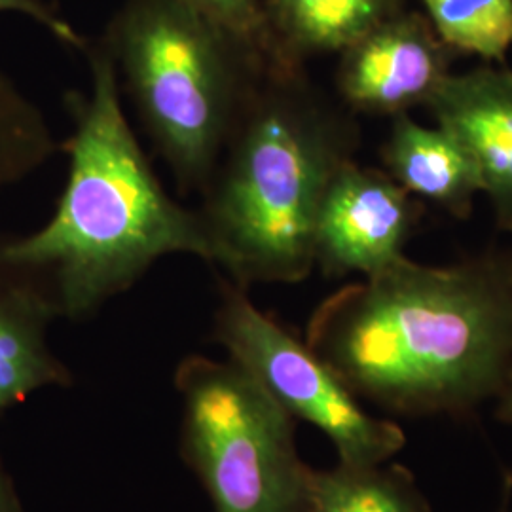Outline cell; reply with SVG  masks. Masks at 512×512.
Listing matches in <instances>:
<instances>
[{"instance_id": "6da1fadb", "label": "cell", "mask_w": 512, "mask_h": 512, "mask_svg": "<svg viewBox=\"0 0 512 512\" xmlns=\"http://www.w3.org/2000/svg\"><path fill=\"white\" fill-rule=\"evenodd\" d=\"M306 344L363 404L403 418L471 416L511 370V266L403 256L325 298Z\"/></svg>"}, {"instance_id": "7a4b0ae2", "label": "cell", "mask_w": 512, "mask_h": 512, "mask_svg": "<svg viewBox=\"0 0 512 512\" xmlns=\"http://www.w3.org/2000/svg\"><path fill=\"white\" fill-rule=\"evenodd\" d=\"M90 92H69L73 135L63 143L69 179L52 219L37 232L0 239V264L38 275L59 315L82 321L129 291L167 255L215 264L198 209L175 202L129 128L122 86L103 40L88 46Z\"/></svg>"}, {"instance_id": "3957f363", "label": "cell", "mask_w": 512, "mask_h": 512, "mask_svg": "<svg viewBox=\"0 0 512 512\" xmlns=\"http://www.w3.org/2000/svg\"><path fill=\"white\" fill-rule=\"evenodd\" d=\"M359 147L355 122L304 67L256 82L198 209L215 266L247 289L300 283L315 268V222L338 169Z\"/></svg>"}, {"instance_id": "277c9868", "label": "cell", "mask_w": 512, "mask_h": 512, "mask_svg": "<svg viewBox=\"0 0 512 512\" xmlns=\"http://www.w3.org/2000/svg\"><path fill=\"white\" fill-rule=\"evenodd\" d=\"M184 194L207 188L270 65L183 0H128L101 38Z\"/></svg>"}, {"instance_id": "5b68a950", "label": "cell", "mask_w": 512, "mask_h": 512, "mask_svg": "<svg viewBox=\"0 0 512 512\" xmlns=\"http://www.w3.org/2000/svg\"><path fill=\"white\" fill-rule=\"evenodd\" d=\"M175 389L181 458L213 512H308L313 467L294 420L245 368L192 353L175 368Z\"/></svg>"}, {"instance_id": "8992f818", "label": "cell", "mask_w": 512, "mask_h": 512, "mask_svg": "<svg viewBox=\"0 0 512 512\" xmlns=\"http://www.w3.org/2000/svg\"><path fill=\"white\" fill-rule=\"evenodd\" d=\"M213 338L294 421L317 427L338 463L380 465L403 450L406 435L395 421L370 414L306 340L260 310L228 277L219 281Z\"/></svg>"}, {"instance_id": "52a82bcc", "label": "cell", "mask_w": 512, "mask_h": 512, "mask_svg": "<svg viewBox=\"0 0 512 512\" xmlns=\"http://www.w3.org/2000/svg\"><path fill=\"white\" fill-rule=\"evenodd\" d=\"M414 222L408 192L353 160L332 177L315 222V266L329 277L378 274L403 258Z\"/></svg>"}, {"instance_id": "ba28073f", "label": "cell", "mask_w": 512, "mask_h": 512, "mask_svg": "<svg viewBox=\"0 0 512 512\" xmlns=\"http://www.w3.org/2000/svg\"><path fill=\"white\" fill-rule=\"evenodd\" d=\"M450 74V48L429 19L399 12L340 54L336 86L349 109L399 116L427 105Z\"/></svg>"}, {"instance_id": "9c48e42d", "label": "cell", "mask_w": 512, "mask_h": 512, "mask_svg": "<svg viewBox=\"0 0 512 512\" xmlns=\"http://www.w3.org/2000/svg\"><path fill=\"white\" fill-rule=\"evenodd\" d=\"M427 107L475 158L499 226L512 230V69L448 74Z\"/></svg>"}, {"instance_id": "30bf717a", "label": "cell", "mask_w": 512, "mask_h": 512, "mask_svg": "<svg viewBox=\"0 0 512 512\" xmlns=\"http://www.w3.org/2000/svg\"><path fill=\"white\" fill-rule=\"evenodd\" d=\"M59 317L38 275L0 264V418L38 391L73 387V370L48 344V329Z\"/></svg>"}, {"instance_id": "8fae6325", "label": "cell", "mask_w": 512, "mask_h": 512, "mask_svg": "<svg viewBox=\"0 0 512 512\" xmlns=\"http://www.w3.org/2000/svg\"><path fill=\"white\" fill-rule=\"evenodd\" d=\"M384 162L387 175L408 194L440 203L459 217L484 192L475 158L458 137L440 126H421L406 114L393 116Z\"/></svg>"}, {"instance_id": "7c38bea8", "label": "cell", "mask_w": 512, "mask_h": 512, "mask_svg": "<svg viewBox=\"0 0 512 512\" xmlns=\"http://www.w3.org/2000/svg\"><path fill=\"white\" fill-rule=\"evenodd\" d=\"M262 6L275 52L291 67H304L317 55L342 54L403 12V0H262Z\"/></svg>"}, {"instance_id": "4fadbf2b", "label": "cell", "mask_w": 512, "mask_h": 512, "mask_svg": "<svg viewBox=\"0 0 512 512\" xmlns=\"http://www.w3.org/2000/svg\"><path fill=\"white\" fill-rule=\"evenodd\" d=\"M308 512H435L401 463L313 469Z\"/></svg>"}, {"instance_id": "5bb4252c", "label": "cell", "mask_w": 512, "mask_h": 512, "mask_svg": "<svg viewBox=\"0 0 512 512\" xmlns=\"http://www.w3.org/2000/svg\"><path fill=\"white\" fill-rule=\"evenodd\" d=\"M61 150L42 109L0 71V188L27 179Z\"/></svg>"}, {"instance_id": "9a60e30c", "label": "cell", "mask_w": 512, "mask_h": 512, "mask_svg": "<svg viewBox=\"0 0 512 512\" xmlns=\"http://www.w3.org/2000/svg\"><path fill=\"white\" fill-rule=\"evenodd\" d=\"M429 23L456 52L503 61L512 48V0H423Z\"/></svg>"}, {"instance_id": "2e32d148", "label": "cell", "mask_w": 512, "mask_h": 512, "mask_svg": "<svg viewBox=\"0 0 512 512\" xmlns=\"http://www.w3.org/2000/svg\"><path fill=\"white\" fill-rule=\"evenodd\" d=\"M200 10L207 18L217 21L228 33L247 44L253 52L264 57L270 65H285L275 52L274 40L264 18L262 0H183Z\"/></svg>"}, {"instance_id": "e0dca14e", "label": "cell", "mask_w": 512, "mask_h": 512, "mask_svg": "<svg viewBox=\"0 0 512 512\" xmlns=\"http://www.w3.org/2000/svg\"><path fill=\"white\" fill-rule=\"evenodd\" d=\"M0 12H16L35 19L46 27L57 40L86 54L90 42L74 31L69 21L61 18L46 0H0Z\"/></svg>"}, {"instance_id": "ac0fdd59", "label": "cell", "mask_w": 512, "mask_h": 512, "mask_svg": "<svg viewBox=\"0 0 512 512\" xmlns=\"http://www.w3.org/2000/svg\"><path fill=\"white\" fill-rule=\"evenodd\" d=\"M0 512H29L16 486V480L0 458Z\"/></svg>"}, {"instance_id": "d6986e66", "label": "cell", "mask_w": 512, "mask_h": 512, "mask_svg": "<svg viewBox=\"0 0 512 512\" xmlns=\"http://www.w3.org/2000/svg\"><path fill=\"white\" fill-rule=\"evenodd\" d=\"M495 404V418L512 427V366L507 374V380L501 387V391L497 393L494 399Z\"/></svg>"}, {"instance_id": "ffe728a7", "label": "cell", "mask_w": 512, "mask_h": 512, "mask_svg": "<svg viewBox=\"0 0 512 512\" xmlns=\"http://www.w3.org/2000/svg\"><path fill=\"white\" fill-rule=\"evenodd\" d=\"M495 512H512V473L507 471L501 480V490H499V501Z\"/></svg>"}, {"instance_id": "44dd1931", "label": "cell", "mask_w": 512, "mask_h": 512, "mask_svg": "<svg viewBox=\"0 0 512 512\" xmlns=\"http://www.w3.org/2000/svg\"><path fill=\"white\" fill-rule=\"evenodd\" d=\"M511 279H512V266H511Z\"/></svg>"}]
</instances>
